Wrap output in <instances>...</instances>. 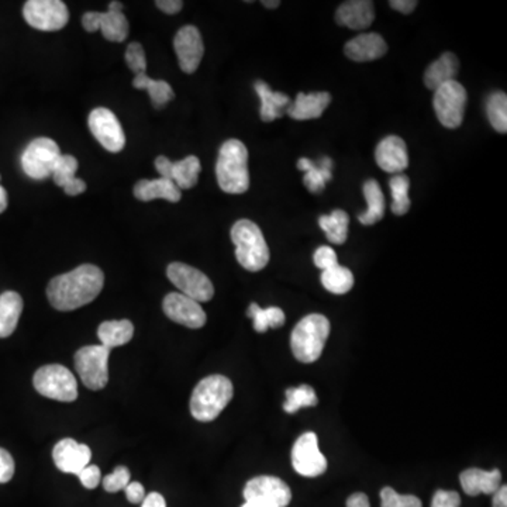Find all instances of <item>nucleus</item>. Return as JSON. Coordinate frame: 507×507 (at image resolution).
<instances>
[{
	"mask_svg": "<svg viewBox=\"0 0 507 507\" xmlns=\"http://www.w3.org/2000/svg\"><path fill=\"white\" fill-rule=\"evenodd\" d=\"M89 130L103 148L110 152H120L126 146V136L120 121L113 111L98 108L89 114Z\"/></svg>",
	"mask_w": 507,
	"mask_h": 507,
	"instance_id": "nucleus-14",
	"label": "nucleus"
},
{
	"mask_svg": "<svg viewBox=\"0 0 507 507\" xmlns=\"http://www.w3.org/2000/svg\"><path fill=\"white\" fill-rule=\"evenodd\" d=\"M162 309L172 321L189 329H200L206 324L207 317L202 306L182 293L172 292L165 296Z\"/></svg>",
	"mask_w": 507,
	"mask_h": 507,
	"instance_id": "nucleus-15",
	"label": "nucleus"
},
{
	"mask_svg": "<svg viewBox=\"0 0 507 507\" xmlns=\"http://www.w3.org/2000/svg\"><path fill=\"white\" fill-rule=\"evenodd\" d=\"M78 478H80L83 488H98V485L101 481L100 469H99V466L96 465H88L86 468H83L80 474H78Z\"/></svg>",
	"mask_w": 507,
	"mask_h": 507,
	"instance_id": "nucleus-45",
	"label": "nucleus"
},
{
	"mask_svg": "<svg viewBox=\"0 0 507 507\" xmlns=\"http://www.w3.org/2000/svg\"><path fill=\"white\" fill-rule=\"evenodd\" d=\"M200 169L202 167L199 158L195 156L187 157L182 161L172 162L171 181L181 190L190 189L197 184Z\"/></svg>",
	"mask_w": 507,
	"mask_h": 507,
	"instance_id": "nucleus-32",
	"label": "nucleus"
},
{
	"mask_svg": "<svg viewBox=\"0 0 507 507\" xmlns=\"http://www.w3.org/2000/svg\"><path fill=\"white\" fill-rule=\"evenodd\" d=\"M76 171H78V161L75 157L61 156L51 177H54L55 185L63 187L75 179Z\"/></svg>",
	"mask_w": 507,
	"mask_h": 507,
	"instance_id": "nucleus-38",
	"label": "nucleus"
},
{
	"mask_svg": "<svg viewBox=\"0 0 507 507\" xmlns=\"http://www.w3.org/2000/svg\"><path fill=\"white\" fill-rule=\"evenodd\" d=\"M492 507H507V486L502 485L498 491L493 493V502Z\"/></svg>",
	"mask_w": 507,
	"mask_h": 507,
	"instance_id": "nucleus-55",
	"label": "nucleus"
},
{
	"mask_svg": "<svg viewBox=\"0 0 507 507\" xmlns=\"http://www.w3.org/2000/svg\"><path fill=\"white\" fill-rule=\"evenodd\" d=\"M126 62L134 73H146L147 60L143 45L139 43H131L126 50Z\"/></svg>",
	"mask_w": 507,
	"mask_h": 507,
	"instance_id": "nucleus-41",
	"label": "nucleus"
},
{
	"mask_svg": "<svg viewBox=\"0 0 507 507\" xmlns=\"http://www.w3.org/2000/svg\"><path fill=\"white\" fill-rule=\"evenodd\" d=\"M133 86L136 89H146L148 91L152 105L162 108L175 98L174 89L165 81L151 80L146 73H137L134 76Z\"/></svg>",
	"mask_w": 507,
	"mask_h": 507,
	"instance_id": "nucleus-33",
	"label": "nucleus"
},
{
	"mask_svg": "<svg viewBox=\"0 0 507 507\" xmlns=\"http://www.w3.org/2000/svg\"><path fill=\"white\" fill-rule=\"evenodd\" d=\"M364 196L368 203V209L359 215V223L364 225H372L384 219L385 207H387L385 196L379 184L375 179L365 182Z\"/></svg>",
	"mask_w": 507,
	"mask_h": 507,
	"instance_id": "nucleus-30",
	"label": "nucleus"
},
{
	"mask_svg": "<svg viewBox=\"0 0 507 507\" xmlns=\"http://www.w3.org/2000/svg\"><path fill=\"white\" fill-rule=\"evenodd\" d=\"M392 190V212L397 215H403L410 209V179L403 174L393 175L389 181Z\"/></svg>",
	"mask_w": 507,
	"mask_h": 507,
	"instance_id": "nucleus-36",
	"label": "nucleus"
},
{
	"mask_svg": "<svg viewBox=\"0 0 507 507\" xmlns=\"http://www.w3.org/2000/svg\"><path fill=\"white\" fill-rule=\"evenodd\" d=\"M298 169L306 172L303 182L311 194L321 192L326 187V182L331 181V177H333L331 175L333 161L327 157L321 158L319 164H314L308 158H301L298 161Z\"/></svg>",
	"mask_w": 507,
	"mask_h": 507,
	"instance_id": "nucleus-27",
	"label": "nucleus"
},
{
	"mask_svg": "<svg viewBox=\"0 0 507 507\" xmlns=\"http://www.w3.org/2000/svg\"><path fill=\"white\" fill-rule=\"evenodd\" d=\"M375 161L387 174H402L409 167L405 141L397 136L385 137L375 149Z\"/></svg>",
	"mask_w": 507,
	"mask_h": 507,
	"instance_id": "nucleus-19",
	"label": "nucleus"
},
{
	"mask_svg": "<svg viewBox=\"0 0 507 507\" xmlns=\"http://www.w3.org/2000/svg\"><path fill=\"white\" fill-rule=\"evenodd\" d=\"M387 45L378 33H365L352 38L344 47V53L355 62H368L387 54Z\"/></svg>",
	"mask_w": 507,
	"mask_h": 507,
	"instance_id": "nucleus-20",
	"label": "nucleus"
},
{
	"mask_svg": "<svg viewBox=\"0 0 507 507\" xmlns=\"http://www.w3.org/2000/svg\"><path fill=\"white\" fill-rule=\"evenodd\" d=\"M14 475V460L10 453L0 448V483H7Z\"/></svg>",
	"mask_w": 507,
	"mask_h": 507,
	"instance_id": "nucleus-46",
	"label": "nucleus"
},
{
	"mask_svg": "<svg viewBox=\"0 0 507 507\" xmlns=\"http://www.w3.org/2000/svg\"><path fill=\"white\" fill-rule=\"evenodd\" d=\"M461 486L468 496L479 493L493 494L502 486V474L499 469L482 471L478 468L465 469L460 475Z\"/></svg>",
	"mask_w": 507,
	"mask_h": 507,
	"instance_id": "nucleus-22",
	"label": "nucleus"
},
{
	"mask_svg": "<svg viewBox=\"0 0 507 507\" xmlns=\"http://www.w3.org/2000/svg\"><path fill=\"white\" fill-rule=\"evenodd\" d=\"M220 189L225 194L241 195L250 187L248 149L240 139H227L220 148L215 164Z\"/></svg>",
	"mask_w": 507,
	"mask_h": 507,
	"instance_id": "nucleus-2",
	"label": "nucleus"
},
{
	"mask_svg": "<svg viewBox=\"0 0 507 507\" xmlns=\"http://www.w3.org/2000/svg\"><path fill=\"white\" fill-rule=\"evenodd\" d=\"M292 465L299 475L317 478L327 471L326 456L319 450L316 433H304L292 448Z\"/></svg>",
	"mask_w": 507,
	"mask_h": 507,
	"instance_id": "nucleus-13",
	"label": "nucleus"
},
{
	"mask_svg": "<svg viewBox=\"0 0 507 507\" xmlns=\"http://www.w3.org/2000/svg\"><path fill=\"white\" fill-rule=\"evenodd\" d=\"M171 167L172 161H169L167 157L159 156L158 158L156 159L157 171L161 175L159 177H164V179L171 181Z\"/></svg>",
	"mask_w": 507,
	"mask_h": 507,
	"instance_id": "nucleus-51",
	"label": "nucleus"
},
{
	"mask_svg": "<svg viewBox=\"0 0 507 507\" xmlns=\"http://www.w3.org/2000/svg\"><path fill=\"white\" fill-rule=\"evenodd\" d=\"M7 209V192L4 187H0V213Z\"/></svg>",
	"mask_w": 507,
	"mask_h": 507,
	"instance_id": "nucleus-56",
	"label": "nucleus"
},
{
	"mask_svg": "<svg viewBox=\"0 0 507 507\" xmlns=\"http://www.w3.org/2000/svg\"><path fill=\"white\" fill-rule=\"evenodd\" d=\"M23 311V299L17 292L7 291L0 295V339L12 336Z\"/></svg>",
	"mask_w": 507,
	"mask_h": 507,
	"instance_id": "nucleus-28",
	"label": "nucleus"
},
{
	"mask_svg": "<svg viewBox=\"0 0 507 507\" xmlns=\"http://www.w3.org/2000/svg\"><path fill=\"white\" fill-rule=\"evenodd\" d=\"M169 281L182 295L195 301H209L215 296V286L202 271L182 263H172L167 270Z\"/></svg>",
	"mask_w": 507,
	"mask_h": 507,
	"instance_id": "nucleus-10",
	"label": "nucleus"
},
{
	"mask_svg": "<svg viewBox=\"0 0 507 507\" xmlns=\"http://www.w3.org/2000/svg\"><path fill=\"white\" fill-rule=\"evenodd\" d=\"M156 5L159 10L167 13V14H177L184 7V2H181V0H158Z\"/></svg>",
	"mask_w": 507,
	"mask_h": 507,
	"instance_id": "nucleus-49",
	"label": "nucleus"
},
{
	"mask_svg": "<svg viewBox=\"0 0 507 507\" xmlns=\"http://www.w3.org/2000/svg\"><path fill=\"white\" fill-rule=\"evenodd\" d=\"M461 496L454 491H437L431 501V507H460Z\"/></svg>",
	"mask_w": 507,
	"mask_h": 507,
	"instance_id": "nucleus-43",
	"label": "nucleus"
},
{
	"mask_svg": "<svg viewBox=\"0 0 507 507\" xmlns=\"http://www.w3.org/2000/svg\"><path fill=\"white\" fill-rule=\"evenodd\" d=\"M265 313L270 329H279V327H282L285 324L286 317L282 309L273 306V308H266Z\"/></svg>",
	"mask_w": 507,
	"mask_h": 507,
	"instance_id": "nucleus-48",
	"label": "nucleus"
},
{
	"mask_svg": "<svg viewBox=\"0 0 507 507\" xmlns=\"http://www.w3.org/2000/svg\"><path fill=\"white\" fill-rule=\"evenodd\" d=\"M466 103H468V93L456 80L444 83L435 91L433 106L438 120L447 129H456L463 124Z\"/></svg>",
	"mask_w": 507,
	"mask_h": 507,
	"instance_id": "nucleus-8",
	"label": "nucleus"
},
{
	"mask_svg": "<svg viewBox=\"0 0 507 507\" xmlns=\"http://www.w3.org/2000/svg\"><path fill=\"white\" fill-rule=\"evenodd\" d=\"M389 6L403 14H410L417 6V2L416 0H392L389 2Z\"/></svg>",
	"mask_w": 507,
	"mask_h": 507,
	"instance_id": "nucleus-50",
	"label": "nucleus"
},
{
	"mask_svg": "<svg viewBox=\"0 0 507 507\" xmlns=\"http://www.w3.org/2000/svg\"><path fill=\"white\" fill-rule=\"evenodd\" d=\"M141 507H167V502L161 493L152 492V493L147 494Z\"/></svg>",
	"mask_w": 507,
	"mask_h": 507,
	"instance_id": "nucleus-54",
	"label": "nucleus"
},
{
	"mask_svg": "<svg viewBox=\"0 0 507 507\" xmlns=\"http://www.w3.org/2000/svg\"><path fill=\"white\" fill-rule=\"evenodd\" d=\"M103 285L105 275L100 268L85 263L71 273L51 279L47 288L48 301L57 311H75L95 301Z\"/></svg>",
	"mask_w": 507,
	"mask_h": 507,
	"instance_id": "nucleus-1",
	"label": "nucleus"
},
{
	"mask_svg": "<svg viewBox=\"0 0 507 507\" xmlns=\"http://www.w3.org/2000/svg\"><path fill=\"white\" fill-rule=\"evenodd\" d=\"M245 503L266 507H286L292 501L291 488L276 476H257L247 482L244 488Z\"/></svg>",
	"mask_w": 507,
	"mask_h": 507,
	"instance_id": "nucleus-12",
	"label": "nucleus"
},
{
	"mask_svg": "<svg viewBox=\"0 0 507 507\" xmlns=\"http://www.w3.org/2000/svg\"><path fill=\"white\" fill-rule=\"evenodd\" d=\"M314 265L317 268H320L321 271L330 270L333 266L339 265V260H337V254L333 248L329 247V245H323V247H319L313 255Z\"/></svg>",
	"mask_w": 507,
	"mask_h": 507,
	"instance_id": "nucleus-42",
	"label": "nucleus"
},
{
	"mask_svg": "<svg viewBox=\"0 0 507 507\" xmlns=\"http://www.w3.org/2000/svg\"><path fill=\"white\" fill-rule=\"evenodd\" d=\"M349 217L344 210H334L331 215H320L319 225L326 233L327 240L333 244H344L349 235Z\"/></svg>",
	"mask_w": 507,
	"mask_h": 507,
	"instance_id": "nucleus-31",
	"label": "nucleus"
},
{
	"mask_svg": "<svg viewBox=\"0 0 507 507\" xmlns=\"http://www.w3.org/2000/svg\"><path fill=\"white\" fill-rule=\"evenodd\" d=\"M35 390L48 399L73 402L78 397V382L68 368L62 365H45L33 379Z\"/></svg>",
	"mask_w": 507,
	"mask_h": 507,
	"instance_id": "nucleus-6",
	"label": "nucleus"
},
{
	"mask_svg": "<svg viewBox=\"0 0 507 507\" xmlns=\"http://www.w3.org/2000/svg\"><path fill=\"white\" fill-rule=\"evenodd\" d=\"M63 190H65V194L70 195V196H78V195L85 192L86 184L82 179H80V177H75L73 181H71L70 184L63 187Z\"/></svg>",
	"mask_w": 507,
	"mask_h": 507,
	"instance_id": "nucleus-52",
	"label": "nucleus"
},
{
	"mask_svg": "<svg viewBox=\"0 0 507 507\" xmlns=\"http://www.w3.org/2000/svg\"><path fill=\"white\" fill-rule=\"evenodd\" d=\"M374 19V4L369 0L346 2L336 12V22L351 30L368 29Z\"/></svg>",
	"mask_w": 507,
	"mask_h": 507,
	"instance_id": "nucleus-21",
	"label": "nucleus"
},
{
	"mask_svg": "<svg viewBox=\"0 0 507 507\" xmlns=\"http://www.w3.org/2000/svg\"><path fill=\"white\" fill-rule=\"evenodd\" d=\"M380 507H423L422 501L417 496L399 494L389 486L380 491Z\"/></svg>",
	"mask_w": 507,
	"mask_h": 507,
	"instance_id": "nucleus-39",
	"label": "nucleus"
},
{
	"mask_svg": "<svg viewBox=\"0 0 507 507\" xmlns=\"http://www.w3.org/2000/svg\"><path fill=\"white\" fill-rule=\"evenodd\" d=\"M331 101V96L327 92L299 93L295 101L286 109L293 120H311L319 119Z\"/></svg>",
	"mask_w": 507,
	"mask_h": 507,
	"instance_id": "nucleus-23",
	"label": "nucleus"
},
{
	"mask_svg": "<svg viewBox=\"0 0 507 507\" xmlns=\"http://www.w3.org/2000/svg\"><path fill=\"white\" fill-rule=\"evenodd\" d=\"M82 24L89 33L100 30L103 37L109 42L123 43L129 35V22L120 10L109 9L106 13H85Z\"/></svg>",
	"mask_w": 507,
	"mask_h": 507,
	"instance_id": "nucleus-16",
	"label": "nucleus"
},
{
	"mask_svg": "<svg viewBox=\"0 0 507 507\" xmlns=\"http://www.w3.org/2000/svg\"><path fill=\"white\" fill-rule=\"evenodd\" d=\"M347 507H371V504H369V499H368L367 494L362 493V492H357V493H352L347 499Z\"/></svg>",
	"mask_w": 507,
	"mask_h": 507,
	"instance_id": "nucleus-53",
	"label": "nucleus"
},
{
	"mask_svg": "<svg viewBox=\"0 0 507 507\" xmlns=\"http://www.w3.org/2000/svg\"><path fill=\"white\" fill-rule=\"evenodd\" d=\"M319 403L316 392L309 385H301L298 387L286 389V402L283 403V410L289 415L303 409V407H313Z\"/></svg>",
	"mask_w": 507,
	"mask_h": 507,
	"instance_id": "nucleus-35",
	"label": "nucleus"
},
{
	"mask_svg": "<svg viewBox=\"0 0 507 507\" xmlns=\"http://www.w3.org/2000/svg\"><path fill=\"white\" fill-rule=\"evenodd\" d=\"M92 451L86 444H80L72 438H63L55 444L53 460L55 466L63 474H78L89 465Z\"/></svg>",
	"mask_w": 507,
	"mask_h": 507,
	"instance_id": "nucleus-18",
	"label": "nucleus"
},
{
	"mask_svg": "<svg viewBox=\"0 0 507 507\" xmlns=\"http://www.w3.org/2000/svg\"><path fill=\"white\" fill-rule=\"evenodd\" d=\"M230 235L235 245V258L244 270L258 273L268 265L270 248L255 223L247 219L238 220L233 225Z\"/></svg>",
	"mask_w": 507,
	"mask_h": 507,
	"instance_id": "nucleus-4",
	"label": "nucleus"
},
{
	"mask_svg": "<svg viewBox=\"0 0 507 507\" xmlns=\"http://www.w3.org/2000/svg\"><path fill=\"white\" fill-rule=\"evenodd\" d=\"M109 9L120 10V12H123V4H121V2H110V4H109Z\"/></svg>",
	"mask_w": 507,
	"mask_h": 507,
	"instance_id": "nucleus-58",
	"label": "nucleus"
},
{
	"mask_svg": "<svg viewBox=\"0 0 507 507\" xmlns=\"http://www.w3.org/2000/svg\"><path fill=\"white\" fill-rule=\"evenodd\" d=\"M321 283L334 295H344L354 286V275L346 266L336 265L321 273Z\"/></svg>",
	"mask_w": 507,
	"mask_h": 507,
	"instance_id": "nucleus-34",
	"label": "nucleus"
},
{
	"mask_svg": "<svg viewBox=\"0 0 507 507\" xmlns=\"http://www.w3.org/2000/svg\"><path fill=\"white\" fill-rule=\"evenodd\" d=\"M61 156L62 154H61L60 147L57 146L54 139H45V137L33 139L23 152V171L27 177L42 181L53 175Z\"/></svg>",
	"mask_w": 507,
	"mask_h": 507,
	"instance_id": "nucleus-9",
	"label": "nucleus"
},
{
	"mask_svg": "<svg viewBox=\"0 0 507 507\" xmlns=\"http://www.w3.org/2000/svg\"><path fill=\"white\" fill-rule=\"evenodd\" d=\"M263 5L268 7V9H276L281 5V2H278V0H263Z\"/></svg>",
	"mask_w": 507,
	"mask_h": 507,
	"instance_id": "nucleus-57",
	"label": "nucleus"
},
{
	"mask_svg": "<svg viewBox=\"0 0 507 507\" xmlns=\"http://www.w3.org/2000/svg\"><path fill=\"white\" fill-rule=\"evenodd\" d=\"M458 68H460L458 58L453 53H444L437 61L431 63L430 67L426 70V86L435 92V89L440 88L444 83L455 81Z\"/></svg>",
	"mask_w": 507,
	"mask_h": 507,
	"instance_id": "nucleus-26",
	"label": "nucleus"
},
{
	"mask_svg": "<svg viewBox=\"0 0 507 507\" xmlns=\"http://www.w3.org/2000/svg\"><path fill=\"white\" fill-rule=\"evenodd\" d=\"M101 483L109 493L124 491V488L130 483V471L126 466H118L110 475L105 476Z\"/></svg>",
	"mask_w": 507,
	"mask_h": 507,
	"instance_id": "nucleus-40",
	"label": "nucleus"
},
{
	"mask_svg": "<svg viewBox=\"0 0 507 507\" xmlns=\"http://www.w3.org/2000/svg\"><path fill=\"white\" fill-rule=\"evenodd\" d=\"M134 196L141 202L164 199L177 203L181 200L182 190L172 181L158 177V179H141L134 187Z\"/></svg>",
	"mask_w": 507,
	"mask_h": 507,
	"instance_id": "nucleus-24",
	"label": "nucleus"
},
{
	"mask_svg": "<svg viewBox=\"0 0 507 507\" xmlns=\"http://www.w3.org/2000/svg\"><path fill=\"white\" fill-rule=\"evenodd\" d=\"M124 493H126L127 501L133 504L143 503L144 499H146V489L139 482H130L129 485L124 488Z\"/></svg>",
	"mask_w": 507,
	"mask_h": 507,
	"instance_id": "nucleus-47",
	"label": "nucleus"
},
{
	"mask_svg": "<svg viewBox=\"0 0 507 507\" xmlns=\"http://www.w3.org/2000/svg\"><path fill=\"white\" fill-rule=\"evenodd\" d=\"M233 395L232 380L223 375H210L195 387L190 397V413L197 422H213L225 409Z\"/></svg>",
	"mask_w": 507,
	"mask_h": 507,
	"instance_id": "nucleus-3",
	"label": "nucleus"
},
{
	"mask_svg": "<svg viewBox=\"0 0 507 507\" xmlns=\"http://www.w3.org/2000/svg\"><path fill=\"white\" fill-rule=\"evenodd\" d=\"M25 22L42 32H57L70 20L67 5L61 0H29L23 7Z\"/></svg>",
	"mask_w": 507,
	"mask_h": 507,
	"instance_id": "nucleus-11",
	"label": "nucleus"
},
{
	"mask_svg": "<svg viewBox=\"0 0 507 507\" xmlns=\"http://www.w3.org/2000/svg\"><path fill=\"white\" fill-rule=\"evenodd\" d=\"M489 123L498 133L507 131V96L504 92L492 93L486 101Z\"/></svg>",
	"mask_w": 507,
	"mask_h": 507,
	"instance_id": "nucleus-37",
	"label": "nucleus"
},
{
	"mask_svg": "<svg viewBox=\"0 0 507 507\" xmlns=\"http://www.w3.org/2000/svg\"><path fill=\"white\" fill-rule=\"evenodd\" d=\"M110 349L103 346H86L75 354L76 372L91 390H100L108 385Z\"/></svg>",
	"mask_w": 507,
	"mask_h": 507,
	"instance_id": "nucleus-7",
	"label": "nucleus"
},
{
	"mask_svg": "<svg viewBox=\"0 0 507 507\" xmlns=\"http://www.w3.org/2000/svg\"><path fill=\"white\" fill-rule=\"evenodd\" d=\"M179 67L185 73H194L205 54L202 35L195 25H185L174 38Z\"/></svg>",
	"mask_w": 507,
	"mask_h": 507,
	"instance_id": "nucleus-17",
	"label": "nucleus"
},
{
	"mask_svg": "<svg viewBox=\"0 0 507 507\" xmlns=\"http://www.w3.org/2000/svg\"><path fill=\"white\" fill-rule=\"evenodd\" d=\"M330 334V321L323 314L303 317L292 331L291 349L295 359L311 364L320 359Z\"/></svg>",
	"mask_w": 507,
	"mask_h": 507,
	"instance_id": "nucleus-5",
	"label": "nucleus"
},
{
	"mask_svg": "<svg viewBox=\"0 0 507 507\" xmlns=\"http://www.w3.org/2000/svg\"><path fill=\"white\" fill-rule=\"evenodd\" d=\"M241 507H266V506H261V504H255V503H244Z\"/></svg>",
	"mask_w": 507,
	"mask_h": 507,
	"instance_id": "nucleus-59",
	"label": "nucleus"
},
{
	"mask_svg": "<svg viewBox=\"0 0 507 507\" xmlns=\"http://www.w3.org/2000/svg\"><path fill=\"white\" fill-rule=\"evenodd\" d=\"M255 91L261 99V120L265 123L281 118L291 105V99L288 95L282 92H273L268 83L263 82V81L255 82Z\"/></svg>",
	"mask_w": 507,
	"mask_h": 507,
	"instance_id": "nucleus-25",
	"label": "nucleus"
},
{
	"mask_svg": "<svg viewBox=\"0 0 507 507\" xmlns=\"http://www.w3.org/2000/svg\"><path fill=\"white\" fill-rule=\"evenodd\" d=\"M134 336V326L130 320H110L101 323L98 329V337L101 346L111 349L124 346Z\"/></svg>",
	"mask_w": 507,
	"mask_h": 507,
	"instance_id": "nucleus-29",
	"label": "nucleus"
},
{
	"mask_svg": "<svg viewBox=\"0 0 507 507\" xmlns=\"http://www.w3.org/2000/svg\"><path fill=\"white\" fill-rule=\"evenodd\" d=\"M247 316L253 319L254 330L257 333H265L270 330L268 320H266L265 309H261L257 303H251L248 308Z\"/></svg>",
	"mask_w": 507,
	"mask_h": 507,
	"instance_id": "nucleus-44",
	"label": "nucleus"
}]
</instances>
